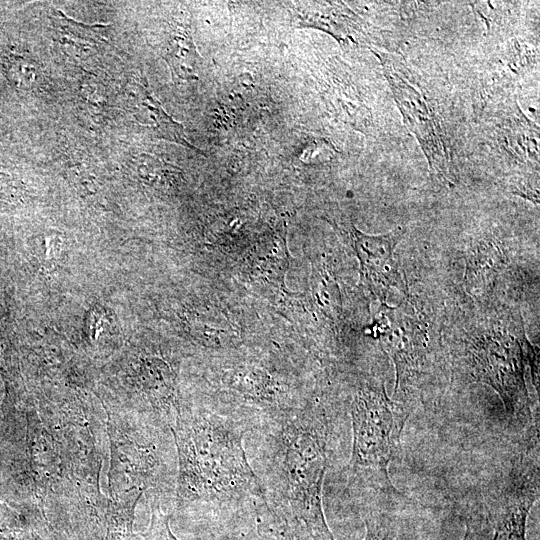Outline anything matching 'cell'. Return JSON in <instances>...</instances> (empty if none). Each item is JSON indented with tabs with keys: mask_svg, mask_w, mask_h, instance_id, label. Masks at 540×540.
<instances>
[{
	"mask_svg": "<svg viewBox=\"0 0 540 540\" xmlns=\"http://www.w3.org/2000/svg\"><path fill=\"white\" fill-rule=\"evenodd\" d=\"M334 413L315 397L303 407L258 421L262 480L269 515L258 527L273 540H335L322 491Z\"/></svg>",
	"mask_w": 540,
	"mask_h": 540,
	"instance_id": "1",
	"label": "cell"
},
{
	"mask_svg": "<svg viewBox=\"0 0 540 540\" xmlns=\"http://www.w3.org/2000/svg\"><path fill=\"white\" fill-rule=\"evenodd\" d=\"M253 425L218 406L179 411L174 434L181 509L212 523L249 516L256 525L267 517L266 492L244 447Z\"/></svg>",
	"mask_w": 540,
	"mask_h": 540,
	"instance_id": "2",
	"label": "cell"
},
{
	"mask_svg": "<svg viewBox=\"0 0 540 540\" xmlns=\"http://www.w3.org/2000/svg\"><path fill=\"white\" fill-rule=\"evenodd\" d=\"M348 409L352 446L344 472L347 489L365 508L391 506L402 497L390 479L389 465L406 422L382 382L362 381L352 391Z\"/></svg>",
	"mask_w": 540,
	"mask_h": 540,
	"instance_id": "3",
	"label": "cell"
},
{
	"mask_svg": "<svg viewBox=\"0 0 540 540\" xmlns=\"http://www.w3.org/2000/svg\"><path fill=\"white\" fill-rule=\"evenodd\" d=\"M464 361L472 377L499 396L508 419L526 426L534 420L526 373L538 392V351L524 334L504 327L476 330L464 340Z\"/></svg>",
	"mask_w": 540,
	"mask_h": 540,
	"instance_id": "4",
	"label": "cell"
},
{
	"mask_svg": "<svg viewBox=\"0 0 540 540\" xmlns=\"http://www.w3.org/2000/svg\"><path fill=\"white\" fill-rule=\"evenodd\" d=\"M371 51L380 59L404 122L423 149L430 172L447 183L452 182L455 176L451 147L437 104L403 58Z\"/></svg>",
	"mask_w": 540,
	"mask_h": 540,
	"instance_id": "5",
	"label": "cell"
},
{
	"mask_svg": "<svg viewBox=\"0 0 540 540\" xmlns=\"http://www.w3.org/2000/svg\"><path fill=\"white\" fill-rule=\"evenodd\" d=\"M377 337L395 367L396 381L391 397L406 421L424 401V385L434 360L429 340L416 322L400 307L382 305Z\"/></svg>",
	"mask_w": 540,
	"mask_h": 540,
	"instance_id": "6",
	"label": "cell"
},
{
	"mask_svg": "<svg viewBox=\"0 0 540 540\" xmlns=\"http://www.w3.org/2000/svg\"><path fill=\"white\" fill-rule=\"evenodd\" d=\"M539 495L538 455H523L516 461L487 520L491 540H526L527 520Z\"/></svg>",
	"mask_w": 540,
	"mask_h": 540,
	"instance_id": "7",
	"label": "cell"
},
{
	"mask_svg": "<svg viewBox=\"0 0 540 540\" xmlns=\"http://www.w3.org/2000/svg\"><path fill=\"white\" fill-rule=\"evenodd\" d=\"M329 222L351 244L360 263L361 279L370 287H386L397 284L393 254L403 237L404 230L381 235H370L358 230L351 221L343 217H331Z\"/></svg>",
	"mask_w": 540,
	"mask_h": 540,
	"instance_id": "8",
	"label": "cell"
},
{
	"mask_svg": "<svg viewBox=\"0 0 540 540\" xmlns=\"http://www.w3.org/2000/svg\"><path fill=\"white\" fill-rule=\"evenodd\" d=\"M290 8L299 27L323 30L340 43L366 42L362 19L342 2H294Z\"/></svg>",
	"mask_w": 540,
	"mask_h": 540,
	"instance_id": "9",
	"label": "cell"
},
{
	"mask_svg": "<svg viewBox=\"0 0 540 540\" xmlns=\"http://www.w3.org/2000/svg\"><path fill=\"white\" fill-rule=\"evenodd\" d=\"M126 94L137 121L156 137L195 149L187 141L183 126L165 111L144 77L133 79L126 87Z\"/></svg>",
	"mask_w": 540,
	"mask_h": 540,
	"instance_id": "10",
	"label": "cell"
},
{
	"mask_svg": "<svg viewBox=\"0 0 540 540\" xmlns=\"http://www.w3.org/2000/svg\"><path fill=\"white\" fill-rule=\"evenodd\" d=\"M163 58L172 75L178 79L190 81L198 78L201 57L193 40L190 21L187 17H179L171 23Z\"/></svg>",
	"mask_w": 540,
	"mask_h": 540,
	"instance_id": "11",
	"label": "cell"
},
{
	"mask_svg": "<svg viewBox=\"0 0 540 540\" xmlns=\"http://www.w3.org/2000/svg\"><path fill=\"white\" fill-rule=\"evenodd\" d=\"M504 264V257L492 244H482L467 259L465 281L472 292L485 290Z\"/></svg>",
	"mask_w": 540,
	"mask_h": 540,
	"instance_id": "12",
	"label": "cell"
},
{
	"mask_svg": "<svg viewBox=\"0 0 540 540\" xmlns=\"http://www.w3.org/2000/svg\"><path fill=\"white\" fill-rule=\"evenodd\" d=\"M62 16L58 18L59 42L77 53L91 51L97 45L95 28Z\"/></svg>",
	"mask_w": 540,
	"mask_h": 540,
	"instance_id": "13",
	"label": "cell"
},
{
	"mask_svg": "<svg viewBox=\"0 0 540 540\" xmlns=\"http://www.w3.org/2000/svg\"><path fill=\"white\" fill-rule=\"evenodd\" d=\"M363 521L365 524L363 540H397V522L389 511L365 508Z\"/></svg>",
	"mask_w": 540,
	"mask_h": 540,
	"instance_id": "14",
	"label": "cell"
},
{
	"mask_svg": "<svg viewBox=\"0 0 540 540\" xmlns=\"http://www.w3.org/2000/svg\"><path fill=\"white\" fill-rule=\"evenodd\" d=\"M4 69L9 81L20 89H29L39 77V67L34 59L23 54H10Z\"/></svg>",
	"mask_w": 540,
	"mask_h": 540,
	"instance_id": "15",
	"label": "cell"
},
{
	"mask_svg": "<svg viewBox=\"0 0 540 540\" xmlns=\"http://www.w3.org/2000/svg\"><path fill=\"white\" fill-rule=\"evenodd\" d=\"M142 537L143 540H178L170 529L169 515L156 499L151 504L149 527Z\"/></svg>",
	"mask_w": 540,
	"mask_h": 540,
	"instance_id": "16",
	"label": "cell"
},
{
	"mask_svg": "<svg viewBox=\"0 0 540 540\" xmlns=\"http://www.w3.org/2000/svg\"><path fill=\"white\" fill-rule=\"evenodd\" d=\"M490 529L489 522L485 517L470 516L466 521V530L461 540H485Z\"/></svg>",
	"mask_w": 540,
	"mask_h": 540,
	"instance_id": "17",
	"label": "cell"
},
{
	"mask_svg": "<svg viewBox=\"0 0 540 540\" xmlns=\"http://www.w3.org/2000/svg\"><path fill=\"white\" fill-rule=\"evenodd\" d=\"M17 190L12 177L0 172V195L2 197H13Z\"/></svg>",
	"mask_w": 540,
	"mask_h": 540,
	"instance_id": "18",
	"label": "cell"
}]
</instances>
